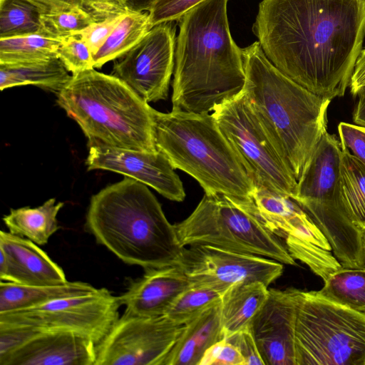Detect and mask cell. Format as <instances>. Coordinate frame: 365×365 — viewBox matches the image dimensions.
I'll use <instances>...</instances> for the list:
<instances>
[{"instance_id":"6da1fadb","label":"cell","mask_w":365,"mask_h":365,"mask_svg":"<svg viewBox=\"0 0 365 365\" xmlns=\"http://www.w3.org/2000/svg\"><path fill=\"white\" fill-rule=\"evenodd\" d=\"M252 31L267 58L311 92L344 95L365 36V0H262Z\"/></svg>"},{"instance_id":"7a4b0ae2","label":"cell","mask_w":365,"mask_h":365,"mask_svg":"<svg viewBox=\"0 0 365 365\" xmlns=\"http://www.w3.org/2000/svg\"><path fill=\"white\" fill-rule=\"evenodd\" d=\"M228 1L205 0L178 21L172 110L209 113L242 91V53L230 31Z\"/></svg>"},{"instance_id":"3957f363","label":"cell","mask_w":365,"mask_h":365,"mask_svg":"<svg viewBox=\"0 0 365 365\" xmlns=\"http://www.w3.org/2000/svg\"><path fill=\"white\" fill-rule=\"evenodd\" d=\"M86 228L124 263L144 269L179 265L174 225L146 185L129 177L91 197Z\"/></svg>"},{"instance_id":"277c9868","label":"cell","mask_w":365,"mask_h":365,"mask_svg":"<svg viewBox=\"0 0 365 365\" xmlns=\"http://www.w3.org/2000/svg\"><path fill=\"white\" fill-rule=\"evenodd\" d=\"M242 53L246 77L242 91L298 180L327 132L331 100L311 92L280 71L258 41L242 48Z\"/></svg>"},{"instance_id":"5b68a950","label":"cell","mask_w":365,"mask_h":365,"mask_svg":"<svg viewBox=\"0 0 365 365\" xmlns=\"http://www.w3.org/2000/svg\"><path fill=\"white\" fill-rule=\"evenodd\" d=\"M152 113L156 148L175 169L192 176L207 195L252 199L255 184L212 114Z\"/></svg>"},{"instance_id":"8992f818","label":"cell","mask_w":365,"mask_h":365,"mask_svg":"<svg viewBox=\"0 0 365 365\" xmlns=\"http://www.w3.org/2000/svg\"><path fill=\"white\" fill-rule=\"evenodd\" d=\"M57 103L80 126L88 143L158 151L153 108L113 75L90 68L72 75Z\"/></svg>"},{"instance_id":"52a82bcc","label":"cell","mask_w":365,"mask_h":365,"mask_svg":"<svg viewBox=\"0 0 365 365\" xmlns=\"http://www.w3.org/2000/svg\"><path fill=\"white\" fill-rule=\"evenodd\" d=\"M296 365H365V314L296 289Z\"/></svg>"},{"instance_id":"ba28073f","label":"cell","mask_w":365,"mask_h":365,"mask_svg":"<svg viewBox=\"0 0 365 365\" xmlns=\"http://www.w3.org/2000/svg\"><path fill=\"white\" fill-rule=\"evenodd\" d=\"M341 147L325 133L297 180L293 200L309 215L343 267L365 266L361 232L340 210L336 198Z\"/></svg>"},{"instance_id":"9c48e42d","label":"cell","mask_w":365,"mask_h":365,"mask_svg":"<svg viewBox=\"0 0 365 365\" xmlns=\"http://www.w3.org/2000/svg\"><path fill=\"white\" fill-rule=\"evenodd\" d=\"M174 227L182 247L210 245L296 264L279 237L235 200L225 195L205 194L193 212Z\"/></svg>"},{"instance_id":"30bf717a","label":"cell","mask_w":365,"mask_h":365,"mask_svg":"<svg viewBox=\"0 0 365 365\" xmlns=\"http://www.w3.org/2000/svg\"><path fill=\"white\" fill-rule=\"evenodd\" d=\"M212 115L255 185L293 200L297 180L244 91L216 107Z\"/></svg>"},{"instance_id":"8fae6325","label":"cell","mask_w":365,"mask_h":365,"mask_svg":"<svg viewBox=\"0 0 365 365\" xmlns=\"http://www.w3.org/2000/svg\"><path fill=\"white\" fill-rule=\"evenodd\" d=\"M235 200L269 231L283 238L291 256L322 279L341 267L322 232L289 197L255 185L251 200Z\"/></svg>"},{"instance_id":"7c38bea8","label":"cell","mask_w":365,"mask_h":365,"mask_svg":"<svg viewBox=\"0 0 365 365\" xmlns=\"http://www.w3.org/2000/svg\"><path fill=\"white\" fill-rule=\"evenodd\" d=\"M120 306L118 297L106 288H97L89 294L0 313V322L29 326L40 332H73L97 344L120 317Z\"/></svg>"},{"instance_id":"4fadbf2b","label":"cell","mask_w":365,"mask_h":365,"mask_svg":"<svg viewBox=\"0 0 365 365\" xmlns=\"http://www.w3.org/2000/svg\"><path fill=\"white\" fill-rule=\"evenodd\" d=\"M183 327L165 315L124 312L96 344L95 365H162Z\"/></svg>"},{"instance_id":"5bb4252c","label":"cell","mask_w":365,"mask_h":365,"mask_svg":"<svg viewBox=\"0 0 365 365\" xmlns=\"http://www.w3.org/2000/svg\"><path fill=\"white\" fill-rule=\"evenodd\" d=\"M190 283L222 292L240 283L261 282L267 287L283 273L273 259L210 245L184 247L179 264Z\"/></svg>"},{"instance_id":"9a60e30c","label":"cell","mask_w":365,"mask_h":365,"mask_svg":"<svg viewBox=\"0 0 365 365\" xmlns=\"http://www.w3.org/2000/svg\"><path fill=\"white\" fill-rule=\"evenodd\" d=\"M173 22L153 26L113 65V75L147 103L168 98L175 68L176 29Z\"/></svg>"},{"instance_id":"2e32d148","label":"cell","mask_w":365,"mask_h":365,"mask_svg":"<svg viewBox=\"0 0 365 365\" xmlns=\"http://www.w3.org/2000/svg\"><path fill=\"white\" fill-rule=\"evenodd\" d=\"M88 170H106L135 179L165 198L182 202L185 192L175 168L160 151L150 153L88 143Z\"/></svg>"},{"instance_id":"e0dca14e","label":"cell","mask_w":365,"mask_h":365,"mask_svg":"<svg viewBox=\"0 0 365 365\" xmlns=\"http://www.w3.org/2000/svg\"><path fill=\"white\" fill-rule=\"evenodd\" d=\"M297 304L296 289H269L267 299L250 323L264 365H296Z\"/></svg>"},{"instance_id":"ac0fdd59","label":"cell","mask_w":365,"mask_h":365,"mask_svg":"<svg viewBox=\"0 0 365 365\" xmlns=\"http://www.w3.org/2000/svg\"><path fill=\"white\" fill-rule=\"evenodd\" d=\"M0 256L1 281L31 286L68 282L63 269L27 238L1 230Z\"/></svg>"},{"instance_id":"d6986e66","label":"cell","mask_w":365,"mask_h":365,"mask_svg":"<svg viewBox=\"0 0 365 365\" xmlns=\"http://www.w3.org/2000/svg\"><path fill=\"white\" fill-rule=\"evenodd\" d=\"M190 282L179 265L145 269L144 274L131 280L118 296L124 312L141 317L165 315Z\"/></svg>"},{"instance_id":"ffe728a7","label":"cell","mask_w":365,"mask_h":365,"mask_svg":"<svg viewBox=\"0 0 365 365\" xmlns=\"http://www.w3.org/2000/svg\"><path fill=\"white\" fill-rule=\"evenodd\" d=\"M96 344L70 331L40 332L3 365H95Z\"/></svg>"},{"instance_id":"44dd1931","label":"cell","mask_w":365,"mask_h":365,"mask_svg":"<svg viewBox=\"0 0 365 365\" xmlns=\"http://www.w3.org/2000/svg\"><path fill=\"white\" fill-rule=\"evenodd\" d=\"M220 304L207 309L184 324L162 365H199L206 351L225 338Z\"/></svg>"},{"instance_id":"7402d4cb","label":"cell","mask_w":365,"mask_h":365,"mask_svg":"<svg viewBox=\"0 0 365 365\" xmlns=\"http://www.w3.org/2000/svg\"><path fill=\"white\" fill-rule=\"evenodd\" d=\"M268 295V287L261 282L240 283L227 289L220 304L225 338L247 328Z\"/></svg>"},{"instance_id":"603a6c76","label":"cell","mask_w":365,"mask_h":365,"mask_svg":"<svg viewBox=\"0 0 365 365\" xmlns=\"http://www.w3.org/2000/svg\"><path fill=\"white\" fill-rule=\"evenodd\" d=\"M96 289L90 284L78 281L40 286L1 281L0 313L25 309L56 299L89 294Z\"/></svg>"},{"instance_id":"cb8c5ba5","label":"cell","mask_w":365,"mask_h":365,"mask_svg":"<svg viewBox=\"0 0 365 365\" xmlns=\"http://www.w3.org/2000/svg\"><path fill=\"white\" fill-rule=\"evenodd\" d=\"M58 58L20 63H0V89L34 85L60 92L70 81L68 74Z\"/></svg>"},{"instance_id":"d4e9b609","label":"cell","mask_w":365,"mask_h":365,"mask_svg":"<svg viewBox=\"0 0 365 365\" xmlns=\"http://www.w3.org/2000/svg\"><path fill=\"white\" fill-rule=\"evenodd\" d=\"M336 198L350 221L361 232L365 230V165L346 150L341 153Z\"/></svg>"},{"instance_id":"484cf974","label":"cell","mask_w":365,"mask_h":365,"mask_svg":"<svg viewBox=\"0 0 365 365\" xmlns=\"http://www.w3.org/2000/svg\"><path fill=\"white\" fill-rule=\"evenodd\" d=\"M63 205L51 198L37 207L11 209L9 213L4 216L3 221L11 234L43 245L59 229L57 215Z\"/></svg>"},{"instance_id":"4316f807","label":"cell","mask_w":365,"mask_h":365,"mask_svg":"<svg viewBox=\"0 0 365 365\" xmlns=\"http://www.w3.org/2000/svg\"><path fill=\"white\" fill-rule=\"evenodd\" d=\"M152 29L148 12H130L123 16L105 43L93 55V68H100L120 58Z\"/></svg>"},{"instance_id":"83f0119b","label":"cell","mask_w":365,"mask_h":365,"mask_svg":"<svg viewBox=\"0 0 365 365\" xmlns=\"http://www.w3.org/2000/svg\"><path fill=\"white\" fill-rule=\"evenodd\" d=\"M324 282L319 295L365 314V266H341Z\"/></svg>"},{"instance_id":"f1b7e54d","label":"cell","mask_w":365,"mask_h":365,"mask_svg":"<svg viewBox=\"0 0 365 365\" xmlns=\"http://www.w3.org/2000/svg\"><path fill=\"white\" fill-rule=\"evenodd\" d=\"M61 41L39 34L0 38V63H20L58 58Z\"/></svg>"},{"instance_id":"f546056e","label":"cell","mask_w":365,"mask_h":365,"mask_svg":"<svg viewBox=\"0 0 365 365\" xmlns=\"http://www.w3.org/2000/svg\"><path fill=\"white\" fill-rule=\"evenodd\" d=\"M42 14L29 0H0V38L39 34Z\"/></svg>"},{"instance_id":"4dcf8cb0","label":"cell","mask_w":365,"mask_h":365,"mask_svg":"<svg viewBox=\"0 0 365 365\" xmlns=\"http://www.w3.org/2000/svg\"><path fill=\"white\" fill-rule=\"evenodd\" d=\"M224 293L209 286L190 283L165 315L178 324H185L207 309L220 304Z\"/></svg>"},{"instance_id":"1f68e13d","label":"cell","mask_w":365,"mask_h":365,"mask_svg":"<svg viewBox=\"0 0 365 365\" xmlns=\"http://www.w3.org/2000/svg\"><path fill=\"white\" fill-rule=\"evenodd\" d=\"M39 35L61 40L93 24L90 17L79 7L68 11L43 14Z\"/></svg>"},{"instance_id":"d6a6232c","label":"cell","mask_w":365,"mask_h":365,"mask_svg":"<svg viewBox=\"0 0 365 365\" xmlns=\"http://www.w3.org/2000/svg\"><path fill=\"white\" fill-rule=\"evenodd\" d=\"M58 57L72 74L94 68L92 53L78 33L61 39Z\"/></svg>"},{"instance_id":"836d02e7","label":"cell","mask_w":365,"mask_h":365,"mask_svg":"<svg viewBox=\"0 0 365 365\" xmlns=\"http://www.w3.org/2000/svg\"><path fill=\"white\" fill-rule=\"evenodd\" d=\"M38 333L31 327L0 322V365Z\"/></svg>"},{"instance_id":"e575fe53","label":"cell","mask_w":365,"mask_h":365,"mask_svg":"<svg viewBox=\"0 0 365 365\" xmlns=\"http://www.w3.org/2000/svg\"><path fill=\"white\" fill-rule=\"evenodd\" d=\"M205 0H155L148 11L151 27L178 21Z\"/></svg>"},{"instance_id":"d590c367","label":"cell","mask_w":365,"mask_h":365,"mask_svg":"<svg viewBox=\"0 0 365 365\" xmlns=\"http://www.w3.org/2000/svg\"><path fill=\"white\" fill-rule=\"evenodd\" d=\"M79 8L93 24L112 21L132 12L119 0H81Z\"/></svg>"},{"instance_id":"8d00e7d4","label":"cell","mask_w":365,"mask_h":365,"mask_svg":"<svg viewBox=\"0 0 365 365\" xmlns=\"http://www.w3.org/2000/svg\"><path fill=\"white\" fill-rule=\"evenodd\" d=\"M199 365H245L236 346L225 338L210 347Z\"/></svg>"},{"instance_id":"74e56055","label":"cell","mask_w":365,"mask_h":365,"mask_svg":"<svg viewBox=\"0 0 365 365\" xmlns=\"http://www.w3.org/2000/svg\"><path fill=\"white\" fill-rule=\"evenodd\" d=\"M338 132L341 149L365 165V127L341 122Z\"/></svg>"},{"instance_id":"f35d334b","label":"cell","mask_w":365,"mask_h":365,"mask_svg":"<svg viewBox=\"0 0 365 365\" xmlns=\"http://www.w3.org/2000/svg\"><path fill=\"white\" fill-rule=\"evenodd\" d=\"M225 339L237 347L245 365H264L249 327Z\"/></svg>"},{"instance_id":"ab89813d","label":"cell","mask_w":365,"mask_h":365,"mask_svg":"<svg viewBox=\"0 0 365 365\" xmlns=\"http://www.w3.org/2000/svg\"><path fill=\"white\" fill-rule=\"evenodd\" d=\"M123 16L112 21L93 24L78 33L87 43L92 55L95 54L105 43Z\"/></svg>"},{"instance_id":"60d3db41","label":"cell","mask_w":365,"mask_h":365,"mask_svg":"<svg viewBox=\"0 0 365 365\" xmlns=\"http://www.w3.org/2000/svg\"><path fill=\"white\" fill-rule=\"evenodd\" d=\"M349 86L350 92L354 96L365 90V49L361 51L355 63Z\"/></svg>"},{"instance_id":"b9f144b4","label":"cell","mask_w":365,"mask_h":365,"mask_svg":"<svg viewBox=\"0 0 365 365\" xmlns=\"http://www.w3.org/2000/svg\"><path fill=\"white\" fill-rule=\"evenodd\" d=\"M42 14H51L79 7L81 0H29Z\"/></svg>"},{"instance_id":"7bdbcfd3","label":"cell","mask_w":365,"mask_h":365,"mask_svg":"<svg viewBox=\"0 0 365 365\" xmlns=\"http://www.w3.org/2000/svg\"><path fill=\"white\" fill-rule=\"evenodd\" d=\"M132 12L148 11L155 0H119Z\"/></svg>"},{"instance_id":"ee69618b","label":"cell","mask_w":365,"mask_h":365,"mask_svg":"<svg viewBox=\"0 0 365 365\" xmlns=\"http://www.w3.org/2000/svg\"><path fill=\"white\" fill-rule=\"evenodd\" d=\"M358 96L359 101L354 108L353 120L357 125L365 127V90Z\"/></svg>"},{"instance_id":"f6af8a7d","label":"cell","mask_w":365,"mask_h":365,"mask_svg":"<svg viewBox=\"0 0 365 365\" xmlns=\"http://www.w3.org/2000/svg\"><path fill=\"white\" fill-rule=\"evenodd\" d=\"M361 241H362V245H363V248H364V255H365V230L361 231Z\"/></svg>"}]
</instances>
